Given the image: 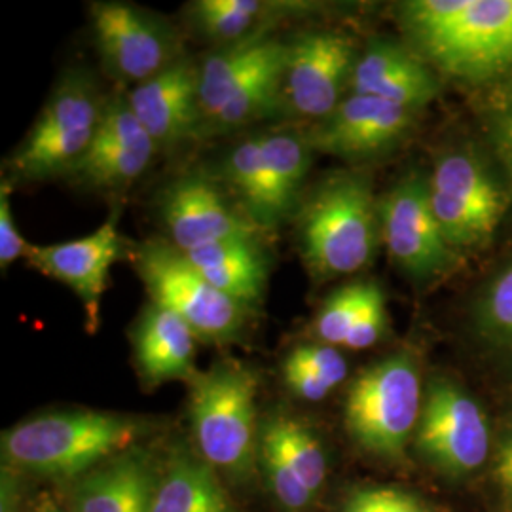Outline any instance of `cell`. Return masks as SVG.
Masks as SVG:
<instances>
[{"instance_id": "1", "label": "cell", "mask_w": 512, "mask_h": 512, "mask_svg": "<svg viewBox=\"0 0 512 512\" xmlns=\"http://www.w3.org/2000/svg\"><path fill=\"white\" fill-rule=\"evenodd\" d=\"M410 48L469 84L512 69V0H412L399 8Z\"/></svg>"}, {"instance_id": "2", "label": "cell", "mask_w": 512, "mask_h": 512, "mask_svg": "<svg viewBox=\"0 0 512 512\" xmlns=\"http://www.w3.org/2000/svg\"><path fill=\"white\" fill-rule=\"evenodd\" d=\"M147 423L103 410H61L21 421L2 435V456L23 471L74 476L129 450Z\"/></svg>"}, {"instance_id": "3", "label": "cell", "mask_w": 512, "mask_h": 512, "mask_svg": "<svg viewBox=\"0 0 512 512\" xmlns=\"http://www.w3.org/2000/svg\"><path fill=\"white\" fill-rule=\"evenodd\" d=\"M300 220L302 256L317 279L357 274L378 253L380 202L361 173L340 171L325 179L304 205Z\"/></svg>"}, {"instance_id": "4", "label": "cell", "mask_w": 512, "mask_h": 512, "mask_svg": "<svg viewBox=\"0 0 512 512\" xmlns=\"http://www.w3.org/2000/svg\"><path fill=\"white\" fill-rule=\"evenodd\" d=\"M105 105L90 74H63L8 160L10 177L19 183H38L71 175L92 147Z\"/></svg>"}, {"instance_id": "5", "label": "cell", "mask_w": 512, "mask_h": 512, "mask_svg": "<svg viewBox=\"0 0 512 512\" xmlns=\"http://www.w3.org/2000/svg\"><path fill=\"white\" fill-rule=\"evenodd\" d=\"M255 372L222 361L192 378L190 416L207 463L232 476H247L258 450Z\"/></svg>"}, {"instance_id": "6", "label": "cell", "mask_w": 512, "mask_h": 512, "mask_svg": "<svg viewBox=\"0 0 512 512\" xmlns=\"http://www.w3.org/2000/svg\"><path fill=\"white\" fill-rule=\"evenodd\" d=\"M427 190L440 230L459 256L492 241L512 202L499 171L473 148L440 156Z\"/></svg>"}, {"instance_id": "7", "label": "cell", "mask_w": 512, "mask_h": 512, "mask_svg": "<svg viewBox=\"0 0 512 512\" xmlns=\"http://www.w3.org/2000/svg\"><path fill=\"white\" fill-rule=\"evenodd\" d=\"M423 391L418 363L395 353L365 368L349 385L346 425L366 452L385 459L401 458L418 431Z\"/></svg>"}, {"instance_id": "8", "label": "cell", "mask_w": 512, "mask_h": 512, "mask_svg": "<svg viewBox=\"0 0 512 512\" xmlns=\"http://www.w3.org/2000/svg\"><path fill=\"white\" fill-rule=\"evenodd\" d=\"M133 262L152 304L179 315L200 342L238 340L251 310L215 289L177 247L147 241L135 251Z\"/></svg>"}, {"instance_id": "9", "label": "cell", "mask_w": 512, "mask_h": 512, "mask_svg": "<svg viewBox=\"0 0 512 512\" xmlns=\"http://www.w3.org/2000/svg\"><path fill=\"white\" fill-rule=\"evenodd\" d=\"M382 239L393 264L416 283L452 274L463 260L444 238L429 203L427 177L410 173L380 202Z\"/></svg>"}, {"instance_id": "10", "label": "cell", "mask_w": 512, "mask_h": 512, "mask_svg": "<svg viewBox=\"0 0 512 512\" xmlns=\"http://www.w3.org/2000/svg\"><path fill=\"white\" fill-rule=\"evenodd\" d=\"M416 446L444 475H471L490 458V423L475 397L456 382L439 378L427 387Z\"/></svg>"}, {"instance_id": "11", "label": "cell", "mask_w": 512, "mask_h": 512, "mask_svg": "<svg viewBox=\"0 0 512 512\" xmlns=\"http://www.w3.org/2000/svg\"><path fill=\"white\" fill-rule=\"evenodd\" d=\"M357 57L353 38L340 31H308L287 42L283 107L298 118H327L346 99Z\"/></svg>"}, {"instance_id": "12", "label": "cell", "mask_w": 512, "mask_h": 512, "mask_svg": "<svg viewBox=\"0 0 512 512\" xmlns=\"http://www.w3.org/2000/svg\"><path fill=\"white\" fill-rule=\"evenodd\" d=\"M93 37L116 80L143 84L179 57L177 37L164 21L128 2H93Z\"/></svg>"}, {"instance_id": "13", "label": "cell", "mask_w": 512, "mask_h": 512, "mask_svg": "<svg viewBox=\"0 0 512 512\" xmlns=\"http://www.w3.org/2000/svg\"><path fill=\"white\" fill-rule=\"evenodd\" d=\"M414 110L378 97L349 93L306 137L311 150L349 162L387 154L414 128Z\"/></svg>"}, {"instance_id": "14", "label": "cell", "mask_w": 512, "mask_h": 512, "mask_svg": "<svg viewBox=\"0 0 512 512\" xmlns=\"http://www.w3.org/2000/svg\"><path fill=\"white\" fill-rule=\"evenodd\" d=\"M156 145L129 105L128 95L107 101L92 147L71 177L95 190L118 192L135 183L152 162Z\"/></svg>"}, {"instance_id": "15", "label": "cell", "mask_w": 512, "mask_h": 512, "mask_svg": "<svg viewBox=\"0 0 512 512\" xmlns=\"http://www.w3.org/2000/svg\"><path fill=\"white\" fill-rule=\"evenodd\" d=\"M122 255V238L110 219L90 236L54 245H31L25 260L50 279L69 287L82 302L86 327H99L101 300L109 285L110 266Z\"/></svg>"}, {"instance_id": "16", "label": "cell", "mask_w": 512, "mask_h": 512, "mask_svg": "<svg viewBox=\"0 0 512 512\" xmlns=\"http://www.w3.org/2000/svg\"><path fill=\"white\" fill-rule=\"evenodd\" d=\"M167 234L181 253L228 239H258L264 234L243 211H236L219 188L202 177L171 184L162 202Z\"/></svg>"}, {"instance_id": "17", "label": "cell", "mask_w": 512, "mask_h": 512, "mask_svg": "<svg viewBox=\"0 0 512 512\" xmlns=\"http://www.w3.org/2000/svg\"><path fill=\"white\" fill-rule=\"evenodd\" d=\"M128 99L156 148L177 147L203 128L200 67L188 57L135 86Z\"/></svg>"}, {"instance_id": "18", "label": "cell", "mask_w": 512, "mask_h": 512, "mask_svg": "<svg viewBox=\"0 0 512 512\" xmlns=\"http://www.w3.org/2000/svg\"><path fill=\"white\" fill-rule=\"evenodd\" d=\"M349 92L420 112L439 97L440 84L433 67L412 48L376 38L357 57Z\"/></svg>"}, {"instance_id": "19", "label": "cell", "mask_w": 512, "mask_h": 512, "mask_svg": "<svg viewBox=\"0 0 512 512\" xmlns=\"http://www.w3.org/2000/svg\"><path fill=\"white\" fill-rule=\"evenodd\" d=\"M198 336L179 315L150 304L133 330L139 374L148 385L194 378Z\"/></svg>"}, {"instance_id": "20", "label": "cell", "mask_w": 512, "mask_h": 512, "mask_svg": "<svg viewBox=\"0 0 512 512\" xmlns=\"http://www.w3.org/2000/svg\"><path fill=\"white\" fill-rule=\"evenodd\" d=\"M152 465L141 452H126L88 476L76 490L78 512H152Z\"/></svg>"}, {"instance_id": "21", "label": "cell", "mask_w": 512, "mask_h": 512, "mask_svg": "<svg viewBox=\"0 0 512 512\" xmlns=\"http://www.w3.org/2000/svg\"><path fill=\"white\" fill-rule=\"evenodd\" d=\"M256 241L228 239L184 256L215 289L251 310L262 300L268 283V264Z\"/></svg>"}, {"instance_id": "22", "label": "cell", "mask_w": 512, "mask_h": 512, "mask_svg": "<svg viewBox=\"0 0 512 512\" xmlns=\"http://www.w3.org/2000/svg\"><path fill=\"white\" fill-rule=\"evenodd\" d=\"M285 61L287 42L275 40L272 50L239 84L236 92L207 122V126L215 131L241 128L283 107Z\"/></svg>"}, {"instance_id": "23", "label": "cell", "mask_w": 512, "mask_h": 512, "mask_svg": "<svg viewBox=\"0 0 512 512\" xmlns=\"http://www.w3.org/2000/svg\"><path fill=\"white\" fill-rule=\"evenodd\" d=\"M222 177L236 190L243 213L264 232L283 220L275 202L274 186L264 160L260 137H251L232 148L224 158Z\"/></svg>"}, {"instance_id": "24", "label": "cell", "mask_w": 512, "mask_h": 512, "mask_svg": "<svg viewBox=\"0 0 512 512\" xmlns=\"http://www.w3.org/2000/svg\"><path fill=\"white\" fill-rule=\"evenodd\" d=\"M152 512H234L219 478L200 459L181 456L171 461L156 486Z\"/></svg>"}, {"instance_id": "25", "label": "cell", "mask_w": 512, "mask_h": 512, "mask_svg": "<svg viewBox=\"0 0 512 512\" xmlns=\"http://www.w3.org/2000/svg\"><path fill=\"white\" fill-rule=\"evenodd\" d=\"M275 38L256 37L209 55L200 67V109L205 126L232 97L239 84L268 55Z\"/></svg>"}, {"instance_id": "26", "label": "cell", "mask_w": 512, "mask_h": 512, "mask_svg": "<svg viewBox=\"0 0 512 512\" xmlns=\"http://www.w3.org/2000/svg\"><path fill=\"white\" fill-rule=\"evenodd\" d=\"M293 8L258 0H202L192 6V18L205 37L232 46L249 38L264 37L260 27L275 14Z\"/></svg>"}, {"instance_id": "27", "label": "cell", "mask_w": 512, "mask_h": 512, "mask_svg": "<svg viewBox=\"0 0 512 512\" xmlns=\"http://www.w3.org/2000/svg\"><path fill=\"white\" fill-rule=\"evenodd\" d=\"M260 440L270 442L279 450L313 497L319 494L327 478V456L308 425L291 416L277 414L264 423Z\"/></svg>"}, {"instance_id": "28", "label": "cell", "mask_w": 512, "mask_h": 512, "mask_svg": "<svg viewBox=\"0 0 512 512\" xmlns=\"http://www.w3.org/2000/svg\"><path fill=\"white\" fill-rule=\"evenodd\" d=\"M283 220L291 215L310 169V143L294 133L258 135Z\"/></svg>"}, {"instance_id": "29", "label": "cell", "mask_w": 512, "mask_h": 512, "mask_svg": "<svg viewBox=\"0 0 512 512\" xmlns=\"http://www.w3.org/2000/svg\"><path fill=\"white\" fill-rule=\"evenodd\" d=\"M285 382L304 401H323L348 376V361L332 346H300L293 349L283 366Z\"/></svg>"}, {"instance_id": "30", "label": "cell", "mask_w": 512, "mask_h": 512, "mask_svg": "<svg viewBox=\"0 0 512 512\" xmlns=\"http://www.w3.org/2000/svg\"><path fill=\"white\" fill-rule=\"evenodd\" d=\"M476 336L512 359V256L486 279L473 302Z\"/></svg>"}, {"instance_id": "31", "label": "cell", "mask_w": 512, "mask_h": 512, "mask_svg": "<svg viewBox=\"0 0 512 512\" xmlns=\"http://www.w3.org/2000/svg\"><path fill=\"white\" fill-rule=\"evenodd\" d=\"M368 285L370 283H351L330 294L313 323V330L323 344L332 348L346 344L365 306Z\"/></svg>"}, {"instance_id": "32", "label": "cell", "mask_w": 512, "mask_h": 512, "mask_svg": "<svg viewBox=\"0 0 512 512\" xmlns=\"http://www.w3.org/2000/svg\"><path fill=\"white\" fill-rule=\"evenodd\" d=\"M258 452H260V461L268 476L270 488L279 505L289 512L306 511L315 497L306 490V486L294 473L287 459L283 458L279 450L266 440L258 442Z\"/></svg>"}, {"instance_id": "33", "label": "cell", "mask_w": 512, "mask_h": 512, "mask_svg": "<svg viewBox=\"0 0 512 512\" xmlns=\"http://www.w3.org/2000/svg\"><path fill=\"white\" fill-rule=\"evenodd\" d=\"M340 512H433L420 495L393 486H368L349 494Z\"/></svg>"}, {"instance_id": "34", "label": "cell", "mask_w": 512, "mask_h": 512, "mask_svg": "<svg viewBox=\"0 0 512 512\" xmlns=\"http://www.w3.org/2000/svg\"><path fill=\"white\" fill-rule=\"evenodd\" d=\"M486 137L492 148L497 171L512 200V88L503 93L486 116Z\"/></svg>"}, {"instance_id": "35", "label": "cell", "mask_w": 512, "mask_h": 512, "mask_svg": "<svg viewBox=\"0 0 512 512\" xmlns=\"http://www.w3.org/2000/svg\"><path fill=\"white\" fill-rule=\"evenodd\" d=\"M385 330V300L382 289L376 283L368 285L365 306L349 332L344 348L366 349L378 344Z\"/></svg>"}, {"instance_id": "36", "label": "cell", "mask_w": 512, "mask_h": 512, "mask_svg": "<svg viewBox=\"0 0 512 512\" xmlns=\"http://www.w3.org/2000/svg\"><path fill=\"white\" fill-rule=\"evenodd\" d=\"M29 243L19 234L14 215H12V203H10V186L2 184L0 188V264L2 268L14 264L18 258H25L29 251Z\"/></svg>"}, {"instance_id": "37", "label": "cell", "mask_w": 512, "mask_h": 512, "mask_svg": "<svg viewBox=\"0 0 512 512\" xmlns=\"http://www.w3.org/2000/svg\"><path fill=\"white\" fill-rule=\"evenodd\" d=\"M494 475L497 486L501 488V494L512 503V414L509 420L505 421L497 440Z\"/></svg>"}, {"instance_id": "38", "label": "cell", "mask_w": 512, "mask_h": 512, "mask_svg": "<svg viewBox=\"0 0 512 512\" xmlns=\"http://www.w3.org/2000/svg\"><path fill=\"white\" fill-rule=\"evenodd\" d=\"M35 512H65L57 503H55L52 497H48V495H44V497H40V501L37 503V507H35Z\"/></svg>"}]
</instances>
